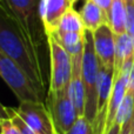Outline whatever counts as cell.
<instances>
[{"mask_svg": "<svg viewBox=\"0 0 134 134\" xmlns=\"http://www.w3.org/2000/svg\"><path fill=\"white\" fill-rule=\"evenodd\" d=\"M0 127H1V134H21L18 127L8 118H2L0 120Z\"/></svg>", "mask_w": 134, "mask_h": 134, "instance_id": "20", "label": "cell"}, {"mask_svg": "<svg viewBox=\"0 0 134 134\" xmlns=\"http://www.w3.org/2000/svg\"><path fill=\"white\" fill-rule=\"evenodd\" d=\"M120 134H134V113H133L132 118L126 124H124L121 126Z\"/></svg>", "mask_w": 134, "mask_h": 134, "instance_id": "21", "label": "cell"}, {"mask_svg": "<svg viewBox=\"0 0 134 134\" xmlns=\"http://www.w3.org/2000/svg\"><path fill=\"white\" fill-rule=\"evenodd\" d=\"M86 28L81 20L80 13L76 12L72 7L64 14L61 18L59 26L55 32H76V33H85ZM54 33V32H53Z\"/></svg>", "mask_w": 134, "mask_h": 134, "instance_id": "15", "label": "cell"}, {"mask_svg": "<svg viewBox=\"0 0 134 134\" xmlns=\"http://www.w3.org/2000/svg\"><path fill=\"white\" fill-rule=\"evenodd\" d=\"M79 13L85 28L91 32H94L100 26L108 24L107 12L104 11L99 5H97L92 0H86Z\"/></svg>", "mask_w": 134, "mask_h": 134, "instance_id": "11", "label": "cell"}, {"mask_svg": "<svg viewBox=\"0 0 134 134\" xmlns=\"http://www.w3.org/2000/svg\"><path fill=\"white\" fill-rule=\"evenodd\" d=\"M108 25L115 34L127 32L126 0H112L108 11Z\"/></svg>", "mask_w": 134, "mask_h": 134, "instance_id": "13", "label": "cell"}, {"mask_svg": "<svg viewBox=\"0 0 134 134\" xmlns=\"http://www.w3.org/2000/svg\"><path fill=\"white\" fill-rule=\"evenodd\" d=\"M15 112L35 134H55L53 119L45 102H20Z\"/></svg>", "mask_w": 134, "mask_h": 134, "instance_id": "7", "label": "cell"}, {"mask_svg": "<svg viewBox=\"0 0 134 134\" xmlns=\"http://www.w3.org/2000/svg\"><path fill=\"white\" fill-rule=\"evenodd\" d=\"M127 14V33L134 37V0H126Z\"/></svg>", "mask_w": 134, "mask_h": 134, "instance_id": "19", "label": "cell"}, {"mask_svg": "<svg viewBox=\"0 0 134 134\" xmlns=\"http://www.w3.org/2000/svg\"><path fill=\"white\" fill-rule=\"evenodd\" d=\"M93 41L100 65L114 69L115 66V33L108 24L93 32Z\"/></svg>", "mask_w": 134, "mask_h": 134, "instance_id": "8", "label": "cell"}, {"mask_svg": "<svg viewBox=\"0 0 134 134\" xmlns=\"http://www.w3.org/2000/svg\"><path fill=\"white\" fill-rule=\"evenodd\" d=\"M66 134H94V128L86 116H79L75 124Z\"/></svg>", "mask_w": 134, "mask_h": 134, "instance_id": "18", "label": "cell"}, {"mask_svg": "<svg viewBox=\"0 0 134 134\" xmlns=\"http://www.w3.org/2000/svg\"><path fill=\"white\" fill-rule=\"evenodd\" d=\"M100 61L97 57L93 41V32L85 31V44L82 55V80L86 92L85 116L94 125L98 112V80Z\"/></svg>", "mask_w": 134, "mask_h": 134, "instance_id": "2", "label": "cell"}, {"mask_svg": "<svg viewBox=\"0 0 134 134\" xmlns=\"http://www.w3.org/2000/svg\"><path fill=\"white\" fill-rule=\"evenodd\" d=\"M0 52L14 61L45 94V82L38 48L24 28L0 1Z\"/></svg>", "mask_w": 134, "mask_h": 134, "instance_id": "1", "label": "cell"}, {"mask_svg": "<svg viewBox=\"0 0 134 134\" xmlns=\"http://www.w3.org/2000/svg\"><path fill=\"white\" fill-rule=\"evenodd\" d=\"M82 54L72 58V78L69 82L68 93L71 100L78 112L79 116H85L86 109V92L82 80Z\"/></svg>", "mask_w": 134, "mask_h": 134, "instance_id": "9", "label": "cell"}, {"mask_svg": "<svg viewBox=\"0 0 134 134\" xmlns=\"http://www.w3.org/2000/svg\"><path fill=\"white\" fill-rule=\"evenodd\" d=\"M74 1H75V0H73V2H74Z\"/></svg>", "mask_w": 134, "mask_h": 134, "instance_id": "25", "label": "cell"}, {"mask_svg": "<svg viewBox=\"0 0 134 134\" xmlns=\"http://www.w3.org/2000/svg\"><path fill=\"white\" fill-rule=\"evenodd\" d=\"M52 34L58 42L65 48V51L71 57L83 53V44H85V33L76 32H54Z\"/></svg>", "mask_w": 134, "mask_h": 134, "instance_id": "14", "label": "cell"}, {"mask_svg": "<svg viewBox=\"0 0 134 134\" xmlns=\"http://www.w3.org/2000/svg\"><path fill=\"white\" fill-rule=\"evenodd\" d=\"M73 4V0H41L40 14L46 35L55 32L61 18Z\"/></svg>", "mask_w": 134, "mask_h": 134, "instance_id": "10", "label": "cell"}, {"mask_svg": "<svg viewBox=\"0 0 134 134\" xmlns=\"http://www.w3.org/2000/svg\"><path fill=\"white\" fill-rule=\"evenodd\" d=\"M2 109H4L5 113H7V118L11 119L12 122L18 127V130L20 131L21 134H35L34 131H33L32 128H31L30 126H28L27 124H26L25 121L18 115V114H16L15 109L7 108V107H5V106H2Z\"/></svg>", "mask_w": 134, "mask_h": 134, "instance_id": "17", "label": "cell"}, {"mask_svg": "<svg viewBox=\"0 0 134 134\" xmlns=\"http://www.w3.org/2000/svg\"><path fill=\"white\" fill-rule=\"evenodd\" d=\"M134 59V38L127 32L115 34V66L114 75L119 73L126 61Z\"/></svg>", "mask_w": 134, "mask_h": 134, "instance_id": "12", "label": "cell"}, {"mask_svg": "<svg viewBox=\"0 0 134 134\" xmlns=\"http://www.w3.org/2000/svg\"><path fill=\"white\" fill-rule=\"evenodd\" d=\"M92 1H94L97 5H99L100 7H101L104 11L107 12V15H108V11H109V7H111V2L112 0H92Z\"/></svg>", "mask_w": 134, "mask_h": 134, "instance_id": "22", "label": "cell"}, {"mask_svg": "<svg viewBox=\"0 0 134 134\" xmlns=\"http://www.w3.org/2000/svg\"><path fill=\"white\" fill-rule=\"evenodd\" d=\"M76 1H79V0H75V1H74V2H76ZM85 1H86V0H85Z\"/></svg>", "mask_w": 134, "mask_h": 134, "instance_id": "24", "label": "cell"}, {"mask_svg": "<svg viewBox=\"0 0 134 134\" xmlns=\"http://www.w3.org/2000/svg\"><path fill=\"white\" fill-rule=\"evenodd\" d=\"M47 45H48L49 64H51L48 91L58 92V91L68 90L72 78L71 55L52 34H47Z\"/></svg>", "mask_w": 134, "mask_h": 134, "instance_id": "5", "label": "cell"}, {"mask_svg": "<svg viewBox=\"0 0 134 134\" xmlns=\"http://www.w3.org/2000/svg\"><path fill=\"white\" fill-rule=\"evenodd\" d=\"M45 101L53 119L57 133L66 134L79 118V114L69 97L68 90L58 92L48 91Z\"/></svg>", "mask_w": 134, "mask_h": 134, "instance_id": "6", "label": "cell"}, {"mask_svg": "<svg viewBox=\"0 0 134 134\" xmlns=\"http://www.w3.org/2000/svg\"><path fill=\"white\" fill-rule=\"evenodd\" d=\"M120 131H121V126H120V124L116 122V121H115V124H114V125L112 126V128H111V130H109L106 134H120Z\"/></svg>", "mask_w": 134, "mask_h": 134, "instance_id": "23", "label": "cell"}, {"mask_svg": "<svg viewBox=\"0 0 134 134\" xmlns=\"http://www.w3.org/2000/svg\"><path fill=\"white\" fill-rule=\"evenodd\" d=\"M55 134H59V133H55Z\"/></svg>", "mask_w": 134, "mask_h": 134, "instance_id": "26", "label": "cell"}, {"mask_svg": "<svg viewBox=\"0 0 134 134\" xmlns=\"http://www.w3.org/2000/svg\"><path fill=\"white\" fill-rule=\"evenodd\" d=\"M133 113H134V98L130 92H127L120 108H119L118 115H116V122H119L120 126H122L124 124H126L132 118Z\"/></svg>", "mask_w": 134, "mask_h": 134, "instance_id": "16", "label": "cell"}, {"mask_svg": "<svg viewBox=\"0 0 134 134\" xmlns=\"http://www.w3.org/2000/svg\"><path fill=\"white\" fill-rule=\"evenodd\" d=\"M15 16L37 48L41 46L47 35L41 21V0H0Z\"/></svg>", "mask_w": 134, "mask_h": 134, "instance_id": "4", "label": "cell"}, {"mask_svg": "<svg viewBox=\"0 0 134 134\" xmlns=\"http://www.w3.org/2000/svg\"><path fill=\"white\" fill-rule=\"evenodd\" d=\"M0 75L20 102H44L45 94L12 59L0 52Z\"/></svg>", "mask_w": 134, "mask_h": 134, "instance_id": "3", "label": "cell"}]
</instances>
